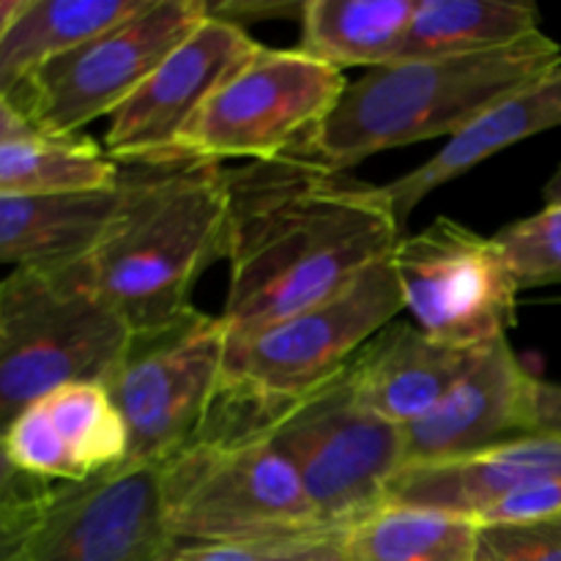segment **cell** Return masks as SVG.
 Here are the masks:
<instances>
[{"label":"cell","instance_id":"cell-1","mask_svg":"<svg viewBox=\"0 0 561 561\" xmlns=\"http://www.w3.org/2000/svg\"><path fill=\"white\" fill-rule=\"evenodd\" d=\"M230 283L222 323L252 332L332 299L403 239L381 184L310 153L225 170Z\"/></svg>","mask_w":561,"mask_h":561},{"label":"cell","instance_id":"cell-31","mask_svg":"<svg viewBox=\"0 0 561 561\" xmlns=\"http://www.w3.org/2000/svg\"><path fill=\"white\" fill-rule=\"evenodd\" d=\"M531 436L561 438V383L542 381V378L537 381Z\"/></svg>","mask_w":561,"mask_h":561},{"label":"cell","instance_id":"cell-10","mask_svg":"<svg viewBox=\"0 0 561 561\" xmlns=\"http://www.w3.org/2000/svg\"><path fill=\"white\" fill-rule=\"evenodd\" d=\"M206 16V0H142L129 16L38 69L14 104L42 135H80L113 115Z\"/></svg>","mask_w":561,"mask_h":561},{"label":"cell","instance_id":"cell-11","mask_svg":"<svg viewBox=\"0 0 561 561\" xmlns=\"http://www.w3.org/2000/svg\"><path fill=\"white\" fill-rule=\"evenodd\" d=\"M403 307L416 329L453 348H482L518 321V285L493 236L438 217L392 252Z\"/></svg>","mask_w":561,"mask_h":561},{"label":"cell","instance_id":"cell-9","mask_svg":"<svg viewBox=\"0 0 561 561\" xmlns=\"http://www.w3.org/2000/svg\"><path fill=\"white\" fill-rule=\"evenodd\" d=\"M266 438L294 466L321 524L334 531L378 513L405 469L403 427L356 400L348 370L296 403Z\"/></svg>","mask_w":561,"mask_h":561},{"label":"cell","instance_id":"cell-6","mask_svg":"<svg viewBox=\"0 0 561 561\" xmlns=\"http://www.w3.org/2000/svg\"><path fill=\"white\" fill-rule=\"evenodd\" d=\"M131 332L77 263L11 268L0 279V433L22 409L66 383H102Z\"/></svg>","mask_w":561,"mask_h":561},{"label":"cell","instance_id":"cell-20","mask_svg":"<svg viewBox=\"0 0 561 561\" xmlns=\"http://www.w3.org/2000/svg\"><path fill=\"white\" fill-rule=\"evenodd\" d=\"M420 0H307L301 14V53L343 71L381 69L403 55Z\"/></svg>","mask_w":561,"mask_h":561},{"label":"cell","instance_id":"cell-28","mask_svg":"<svg viewBox=\"0 0 561 561\" xmlns=\"http://www.w3.org/2000/svg\"><path fill=\"white\" fill-rule=\"evenodd\" d=\"M307 0H228V3H208L206 11L214 20L230 22V25H250V22L268 20H301Z\"/></svg>","mask_w":561,"mask_h":561},{"label":"cell","instance_id":"cell-29","mask_svg":"<svg viewBox=\"0 0 561 561\" xmlns=\"http://www.w3.org/2000/svg\"><path fill=\"white\" fill-rule=\"evenodd\" d=\"M53 491L49 482L33 480V477L22 474L14 463H11L9 453H5L3 433H0V513L11 507H22V504H33L44 499Z\"/></svg>","mask_w":561,"mask_h":561},{"label":"cell","instance_id":"cell-7","mask_svg":"<svg viewBox=\"0 0 561 561\" xmlns=\"http://www.w3.org/2000/svg\"><path fill=\"white\" fill-rule=\"evenodd\" d=\"M343 71L296 49L257 44L208 96L181 142L179 164L268 162L307 146L343 99Z\"/></svg>","mask_w":561,"mask_h":561},{"label":"cell","instance_id":"cell-27","mask_svg":"<svg viewBox=\"0 0 561 561\" xmlns=\"http://www.w3.org/2000/svg\"><path fill=\"white\" fill-rule=\"evenodd\" d=\"M305 540L307 537L288 542H266V546H195V542H173L159 561H288L290 553Z\"/></svg>","mask_w":561,"mask_h":561},{"label":"cell","instance_id":"cell-19","mask_svg":"<svg viewBox=\"0 0 561 561\" xmlns=\"http://www.w3.org/2000/svg\"><path fill=\"white\" fill-rule=\"evenodd\" d=\"M561 126V66L535 85L520 88L507 99L488 107L463 131L447 140V146L400 179L383 186L394 219L405 230L411 211L438 186L460 179L477 164L488 162L496 153Z\"/></svg>","mask_w":561,"mask_h":561},{"label":"cell","instance_id":"cell-5","mask_svg":"<svg viewBox=\"0 0 561 561\" xmlns=\"http://www.w3.org/2000/svg\"><path fill=\"white\" fill-rule=\"evenodd\" d=\"M162 471V515L173 542L266 546L327 529L294 466L268 438H197Z\"/></svg>","mask_w":561,"mask_h":561},{"label":"cell","instance_id":"cell-2","mask_svg":"<svg viewBox=\"0 0 561 561\" xmlns=\"http://www.w3.org/2000/svg\"><path fill=\"white\" fill-rule=\"evenodd\" d=\"M225 255V170L173 164L129 173V197L118 222L77 268L88 288L137 334L192 310V288Z\"/></svg>","mask_w":561,"mask_h":561},{"label":"cell","instance_id":"cell-34","mask_svg":"<svg viewBox=\"0 0 561 561\" xmlns=\"http://www.w3.org/2000/svg\"><path fill=\"white\" fill-rule=\"evenodd\" d=\"M22 9V0H0V38L9 31L11 20L16 16V11Z\"/></svg>","mask_w":561,"mask_h":561},{"label":"cell","instance_id":"cell-12","mask_svg":"<svg viewBox=\"0 0 561 561\" xmlns=\"http://www.w3.org/2000/svg\"><path fill=\"white\" fill-rule=\"evenodd\" d=\"M173 546L159 466L53 485L20 561H159Z\"/></svg>","mask_w":561,"mask_h":561},{"label":"cell","instance_id":"cell-3","mask_svg":"<svg viewBox=\"0 0 561 561\" xmlns=\"http://www.w3.org/2000/svg\"><path fill=\"white\" fill-rule=\"evenodd\" d=\"M559 66L561 47L542 31L491 53L394 60L348 82L301 151L348 173L387 148L453 140L488 107Z\"/></svg>","mask_w":561,"mask_h":561},{"label":"cell","instance_id":"cell-32","mask_svg":"<svg viewBox=\"0 0 561 561\" xmlns=\"http://www.w3.org/2000/svg\"><path fill=\"white\" fill-rule=\"evenodd\" d=\"M288 561H348L345 553V531H321L316 537H307Z\"/></svg>","mask_w":561,"mask_h":561},{"label":"cell","instance_id":"cell-33","mask_svg":"<svg viewBox=\"0 0 561 561\" xmlns=\"http://www.w3.org/2000/svg\"><path fill=\"white\" fill-rule=\"evenodd\" d=\"M33 126L27 124V118L22 115V110L16 107L14 99L5 96L0 91V140H11V137H22V135H33Z\"/></svg>","mask_w":561,"mask_h":561},{"label":"cell","instance_id":"cell-18","mask_svg":"<svg viewBox=\"0 0 561 561\" xmlns=\"http://www.w3.org/2000/svg\"><path fill=\"white\" fill-rule=\"evenodd\" d=\"M129 173L104 190L0 197V266L55 268L91 255L118 222Z\"/></svg>","mask_w":561,"mask_h":561},{"label":"cell","instance_id":"cell-15","mask_svg":"<svg viewBox=\"0 0 561 561\" xmlns=\"http://www.w3.org/2000/svg\"><path fill=\"white\" fill-rule=\"evenodd\" d=\"M3 442L22 474L49 485L93 480L129 458V431L96 381L66 383L38 398L11 420Z\"/></svg>","mask_w":561,"mask_h":561},{"label":"cell","instance_id":"cell-30","mask_svg":"<svg viewBox=\"0 0 561 561\" xmlns=\"http://www.w3.org/2000/svg\"><path fill=\"white\" fill-rule=\"evenodd\" d=\"M44 499L0 513V561H20L27 537H31L38 513H42Z\"/></svg>","mask_w":561,"mask_h":561},{"label":"cell","instance_id":"cell-13","mask_svg":"<svg viewBox=\"0 0 561 561\" xmlns=\"http://www.w3.org/2000/svg\"><path fill=\"white\" fill-rule=\"evenodd\" d=\"M257 47L239 25L206 16L110 115L104 151L131 170L173 168L181 142L219 82Z\"/></svg>","mask_w":561,"mask_h":561},{"label":"cell","instance_id":"cell-26","mask_svg":"<svg viewBox=\"0 0 561 561\" xmlns=\"http://www.w3.org/2000/svg\"><path fill=\"white\" fill-rule=\"evenodd\" d=\"M477 561H561V515L531 524L480 526Z\"/></svg>","mask_w":561,"mask_h":561},{"label":"cell","instance_id":"cell-35","mask_svg":"<svg viewBox=\"0 0 561 561\" xmlns=\"http://www.w3.org/2000/svg\"><path fill=\"white\" fill-rule=\"evenodd\" d=\"M542 195H546V203H561V164L557 168V173L551 175V181L546 184Z\"/></svg>","mask_w":561,"mask_h":561},{"label":"cell","instance_id":"cell-4","mask_svg":"<svg viewBox=\"0 0 561 561\" xmlns=\"http://www.w3.org/2000/svg\"><path fill=\"white\" fill-rule=\"evenodd\" d=\"M389 257L310 310L228 334L214 425L228 436L266 438L296 403L343 376L356 354L405 310Z\"/></svg>","mask_w":561,"mask_h":561},{"label":"cell","instance_id":"cell-24","mask_svg":"<svg viewBox=\"0 0 561 561\" xmlns=\"http://www.w3.org/2000/svg\"><path fill=\"white\" fill-rule=\"evenodd\" d=\"M480 526L458 515L383 504L345 529L348 561H477Z\"/></svg>","mask_w":561,"mask_h":561},{"label":"cell","instance_id":"cell-21","mask_svg":"<svg viewBox=\"0 0 561 561\" xmlns=\"http://www.w3.org/2000/svg\"><path fill=\"white\" fill-rule=\"evenodd\" d=\"M142 0H22L0 38V91H16L49 60L60 58L137 11Z\"/></svg>","mask_w":561,"mask_h":561},{"label":"cell","instance_id":"cell-22","mask_svg":"<svg viewBox=\"0 0 561 561\" xmlns=\"http://www.w3.org/2000/svg\"><path fill=\"white\" fill-rule=\"evenodd\" d=\"M540 31V11L524 0H420L400 60L477 55Z\"/></svg>","mask_w":561,"mask_h":561},{"label":"cell","instance_id":"cell-23","mask_svg":"<svg viewBox=\"0 0 561 561\" xmlns=\"http://www.w3.org/2000/svg\"><path fill=\"white\" fill-rule=\"evenodd\" d=\"M121 179L124 168L91 137L33 131L0 140V197L104 190Z\"/></svg>","mask_w":561,"mask_h":561},{"label":"cell","instance_id":"cell-25","mask_svg":"<svg viewBox=\"0 0 561 561\" xmlns=\"http://www.w3.org/2000/svg\"><path fill=\"white\" fill-rule=\"evenodd\" d=\"M493 241L518 290L561 285V203H546L542 211L504 225Z\"/></svg>","mask_w":561,"mask_h":561},{"label":"cell","instance_id":"cell-8","mask_svg":"<svg viewBox=\"0 0 561 561\" xmlns=\"http://www.w3.org/2000/svg\"><path fill=\"white\" fill-rule=\"evenodd\" d=\"M228 329L222 318L186 310L151 332L131 334L104 378L126 431L129 466H162L201 436L222 387Z\"/></svg>","mask_w":561,"mask_h":561},{"label":"cell","instance_id":"cell-16","mask_svg":"<svg viewBox=\"0 0 561 561\" xmlns=\"http://www.w3.org/2000/svg\"><path fill=\"white\" fill-rule=\"evenodd\" d=\"M561 474V438L524 436L466 458L405 466L389 485L387 504L480 520L515 493Z\"/></svg>","mask_w":561,"mask_h":561},{"label":"cell","instance_id":"cell-14","mask_svg":"<svg viewBox=\"0 0 561 561\" xmlns=\"http://www.w3.org/2000/svg\"><path fill=\"white\" fill-rule=\"evenodd\" d=\"M537 381L507 337L477 348L442 403L403 427L405 466L466 458L531 436Z\"/></svg>","mask_w":561,"mask_h":561},{"label":"cell","instance_id":"cell-17","mask_svg":"<svg viewBox=\"0 0 561 561\" xmlns=\"http://www.w3.org/2000/svg\"><path fill=\"white\" fill-rule=\"evenodd\" d=\"M474 354L436 343L409 323H389L351 362L348 381L367 411L409 427L442 403Z\"/></svg>","mask_w":561,"mask_h":561}]
</instances>
